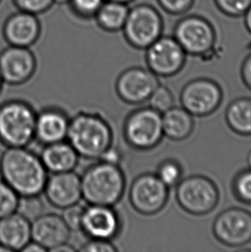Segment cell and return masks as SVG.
Segmentation results:
<instances>
[{
	"mask_svg": "<svg viewBox=\"0 0 251 252\" xmlns=\"http://www.w3.org/2000/svg\"><path fill=\"white\" fill-rule=\"evenodd\" d=\"M223 91L213 79L200 78L184 85L180 94L182 107L190 115L205 117L215 112L221 105Z\"/></svg>",
	"mask_w": 251,
	"mask_h": 252,
	"instance_id": "cell-10",
	"label": "cell"
},
{
	"mask_svg": "<svg viewBox=\"0 0 251 252\" xmlns=\"http://www.w3.org/2000/svg\"><path fill=\"white\" fill-rule=\"evenodd\" d=\"M225 122L235 133L251 136V98L239 97L233 100L225 110Z\"/></svg>",
	"mask_w": 251,
	"mask_h": 252,
	"instance_id": "cell-24",
	"label": "cell"
},
{
	"mask_svg": "<svg viewBox=\"0 0 251 252\" xmlns=\"http://www.w3.org/2000/svg\"><path fill=\"white\" fill-rule=\"evenodd\" d=\"M84 252H118L116 246L111 240L90 239L79 249Z\"/></svg>",
	"mask_w": 251,
	"mask_h": 252,
	"instance_id": "cell-35",
	"label": "cell"
},
{
	"mask_svg": "<svg viewBox=\"0 0 251 252\" xmlns=\"http://www.w3.org/2000/svg\"><path fill=\"white\" fill-rule=\"evenodd\" d=\"M170 188L156 174L143 173L132 181L129 189V201L137 213L146 216L158 214L165 208Z\"/></svg>",
	"mask_w": 251,
	"mask_h": 252,
	"instance_id": "cell-9",
	"label": "cell"
},
{
	"mask_svg": "<svg viewBox=\"0 0 251 252\" xmlns=\"http://www.w3.org/2000/svg\"><path fill=\"white\" fill-rule=\"evenodd\" d=\"M123 136L132 149L149 151L157 147L163 140L162 114L152 107L133 110L123 124Z\"/></svg>",
	"mask_w": 251,
	"mask_h": 252,
	"instance_id": "cell-6",
	"label": "cell"
},
{
	"mask_svg": "<svg viewBox=\"0 0 251 252\" xmlns=\"http://www.w3.org/2000/svg\"><path fill=\"white\" fill-rule=\"evenodd\" d=\"M183 174L184 170L179 162L174 159H166L158 165L156 175L167 187L171 188L177 186L182 180Z\"/></svg>",
	"mask_w": 251,
	"mask_h": 252,
	"instance_id": "cell-25",
	"label": "cell"
},
{
	"mask_svg": "<svg viewBox=\"0 0 251 252\" xmlns=\"http://www.w3.org/2000/svg\"><path fill=\"white\" fill-rule=\"evenodd\" d=\"M157 2L166 13L181 16L192 8L194 0H157Z\"/></svg>",
	"mask_w": 251,
	"mask_h": 252,
	"instance_id": "cell-34",
	"label": "cell"
},
{
	"mask_svg": "<svg viewBox=\"0 0 251 252\" xmlns=\"http://www.w3.org/2000/svg\"><path fill=\"white\" fill-rule=\"evenodd\" d=\"M128 11V4L112 0H105L95 13L94 18L102 30L115 33L123 31Z\"/></svg>",
	"mask_w": 251,
	"mask_h": 252,
	"instance_id": "cell-23",
	"label": "cell"
},
{
	"mask_svg": "<svg viewBox=\"0 0 251 252\" xmlns=\"http://www.w3.org/2000/svg\"><path fill=\"white\" fill-rule=\"evenodd\" d=\"M112 1H116V2H120V3H126V4H128V3H132L134 0H112Z\"/></svg>",
	"mask_w": 251,
	"mask_h": 252,
	"instance_id": "cell-41",
	"label": "cell"
},
{
	"mask_svg": "<svg viewBox=\"0 0 251 252\" xmlns=\"http://www.w3.org/2000/svg\"><path fill=\"white\" fill-rule=\"evenodd\" d=\"M218 9L230 17H244L251 5V0H214Z\"/></svg>",
	"mask_w": 251,
	"mask_h": 252,
	"instance_id": "cell-30",
	"label": "cell"
},
{
	"mask_svg": "<svg viewBox=\"0 0 251 252\" xmlns=\"http://www.w3.org/2000/svg\"><path fill=\"white\" fill-rule=\"evenodd\" d=\"M43 193L47 201L59 209L77 204L82 200L80 176L74 170L52 173L48 176Z\"/></svg>",
	"mask_w": 251,
	"mask_h": 252,
	"instance_id": "cell-16",
	"label": "cell"
},
{
	"mask_svg": "<svg viewBox=\"0 0 251 252\" xmlns=\"http://www.w3.org/2000/svg\"><path fill=\"white\" fill-rule=\"evenodd\" d=\"M244 17H245V25L246 30L251 34V5L247 10V11L245 12Z\"/></svg>",
	"mask_w": 251,
	"mask_h": 252,
	"instance_id": "cell-38",
	"label": "cell"
},
{
	"mask_svg": "<svg viewBox=\"0 0 251 252\" xmlns=\"http://www.w3.org/2000/svg\"><path fill=\"white\" fill-rule=\"evenodd\" d=\"M122 31L131 47L146 50L163 35V18L155 7L148 3H139L129 8Z\"/></svg>",
	"mask_w": 251,
	"mask_h": 252,
	"instance_id": "cell-7",
	"label": "cell"
},
{
	"mask_svg": "<svg viewBox=\"0 0 251 252\" xmlns=\"http://www.w3.org/2000/svg\"><path fill=\"white\" fill-rule=\"evenodd\" d=\"M1 2H2V0H0V3H1Z\"/></svg>",
	"mask_w": 251,
	"mask_h": 252,
	"instance_id": "cell-44",
	"label": "cell"
},
{
	"mask_svg": "<svg viewBox=\"0 0 251 252\" xmlns=\"http://www.w3.org/2000/svg\"><path fill=\"white\" fill-rule=\"evenodd\" d=\"M44 205L41 201L40 195L35 196H25L20 197L17 213L28 219L30 221H33L43 214Z\"/></svg>",
	"mask_w": 251,
	"mask_h": 252,
	"instance_id": "cell-28",
	"label": "cell"
},
{
	"mask_svg": "<svg viewBox=\"0 0 251 252\" xmlns=\"http://www.w3.org/2000/svg\"><path fill=\"white\" fill-rule=\"evenodd\" d=\"M232 192L237 200L251 205V169L239 171L232 181Z\"/></svg>",
	"mask_w": 251,
	"mask_h": 252,
	"instance_id": "cell-27",
	"label": "cell"
},
{
	"mask_svg": "<svg viewBox=\"0 0 251 252\" xmlns=\"http://www.w3.org/2000/svg\"><path fill=\"white\" fill-rule=\"evenodd\" d=\"M158 85L157 76L149 69L132 66L126 69L118 76L116 92L123 102L138 105L147 102Z\"/></svg>",
	"mask_w": 251,
	"mask_h": 252,
	"instance_id": "cell-13",
	"label": "cell"
},
{
	"mask_svg": "<svg viewBox=\"0 0 251 252\" xmlns=\"http://www.w3.org/2000/svg\"><path fill=\"white\" fill-rule=\"evenodd\" d=\"M121 229L122 221L114 207L89 204L85 207L81 231L89 239L112 241Z\"/></svg>",
	"mask_w": 251,
	"mask_h": 252,
	"instance_id": "cell-15",
	"label": "cell"
},
{
	"mask_svg": "<svg viewBox=\"0 0 251 252\" xmlns=\"http://www.w3.org/2000/svg\"><path fill=\"white\" fill-rule=\"evenodd\" d=\"M66 140L79 157L99 160L114 147V131L103 116L81 111L70 118Z\"/></svg>",
	"mask_w": 251,
	"mask_h": 252,
	"instance_id": "cell-2",
	"label": "cell"
},
{
	"mask_svg": "<svg viewBox=\"0 0 251 252\" xmlns=\"http://www.w3.org/2000/svg\"><path fill=\"white\" fill-rule=\"evenodd\" d=\"M163 135L175 141L186 140L193 133V116L183 107H172L162 114Z\"/></svg>",
	"mask_w": 251,
	"mask_h": 252,
	"instance_id": "cell-22",
	"label": "cell"
},
{
	"mask_svg": "<svg viewBox=\"0 0 251 252\" xmlns=\"http://www.w3.org/2000/svg\"><path fill=\"white\" fill-rule=\"evenodd\" d=\"M76 251L77 250L75 249L73 246H70V245H68V243H66V244H64V245L55 248V250H53L52 252H76Z\"/></svg>",
	"mask_w": 251,
	"mask_h": 252,
	"instance_id": "cell-39",
	"label": "cell"
},
{
	"mask_svg": "<svg viewBox=\"0 0 251 252\" xmlns=\"http://www.w3.org/2000/svg\"><path fill=\"white\" fill-rule=\"evenodd\" d=\"M146 51V65L157 77L177 75L186 63L187 54L174 36L161 35Z\"/></svg>",
	"mask_w": 251,
	"mask_h": 252,
	"instance_id": "cell-11",
	"label": "cell"
},
{
	"mask_svg": "<svg viewBox=\"0 0 251 252\" xmlns=\"http://www.w3.org/2000/svg\"><path fill=\"white\" fill-rule=\"evenodd\" d=\"M71 0H54V3L60 4V5H64V4H69Z\"/></svg>",
	"mask_w": 251,
	"mask_h": 252,
	"instance_id": "cell-40",
	"label": "cell"
},
{
	"mask_svg": "<svg viewBox=\"0 0 251 252\" xmlns=\"http://www.w3.org/2000/svg\"><path fill=\"white\" fill-rule=\"evenodd\" d=\"M41 25L37 16L19 10L7 17L3 25V36L8 44L31 48L41 36Z\"/></svg>",
	"mask_w": 251,
	"mask_h": 252,
	"instance_id": "cell-17",
	"label": "cell"
},
{
	"mask_svg": "<svg viewBox=\"0 0 251 252\" xmlns=\"http://www.w3.org/2000/svg\"><path fill=\"white\" fill-rule=\"evenodd\" d=\"M80 179L82 199L89 205L114 207L125 193V174L118 164L97 160L84 171Z\"/></svg>",
	"mask_w": 251,
	"mask_h": 252,
	"instance_id": "cell-3",
	"label": "cell"
},
{
	"mask_svg": "<svg viewBox=\"0 0 251 252\" xmlns=\"http://www.w3.org/2000/svg\"><path fill=\"white\" fill-rule=\"evenodd\" d=\"M31 240V222L19 213L0 219V246L10 252H22Z\"/></svg>",
	"mask_w": 251,
	"mask_h": 252,
	"instance_id": "cell-20",
	"label": "cell"
},
{
	"mask_svg": "<svg viewBox=\"0 0 251 252\" xmlns=\"http://www.w3.org/2000/svg\"><path fill=\"white\" fill-rule=\"evenodd\" d=\"M85 206H82L79 202L77 204L71 205L68 208L62 209V217L64 223L67 225L71 232L81 231L82 222L85 213Z\"/></svg>",
	"mask_w": 251,
	"mask_h": 252,
	"instance_id": "cell-32",
	"label": "cell"
},
{
	"mask_svg": "<svg viewBox=\"0 0 251 252\" xmlns=\"http://www.w3.org/2000/svg\"><path fill=\"white\" fill-rule=\"evenodd\" d=\"M71 231L64 223L62 215L42 214L31 221L32 241L40 245L47 252L68 243Z\"/></svg>",
	"mask_w": 251,
	"mask_h": 252,
	"instance_id": "cell-18",
	"label": "cell"
},
{
	"mask_svg": "<svg viewBox=\"0 0 251 252\" xmlns=\"http://www.w3.org/2000/svg\"><path fill=\"white\" fill-rule=\"evenodd\" d=\"M70 117L59 108H46L36 114L34 139L42 145L66 140Z\"/></svg>",
	"mask_w": 251,
	"mask_h": 252,
	"instance_id": "cell-19",
	"label": "cell"
},
{
	"mask_svg": "<svg viewBox=\"0 0 251 252\" xmlns=\"http://www.w3.org/2000/svg\"><path fill=\"white\" fill-rule=\"evenodd\" d=\"M148 101L153 109L163 114L173 107V94L170 92V89L158 85L150 96Z\"/></svg>",
	"mask_w": 251,
	"mask_h": 252,
	"instance_id": "cell-29",
	"label": "cell"
},
{
	"mask_svg": "<svg viewBox=\"0 0 251 252\" xmlns=\"http://www.w3.org/2000/svg\"><path fill=\"white\" fill-rule=\"evenodd\" d=\"M173 36L187 55L199 57L209 55L217 41L214 25L198 15L180 19L175 27Z\"/></svg>",
	"mask_w": 251,
	"mask_h": 252,
	"instance_id": "cell-8",
	"label": "cell"
},
{
	"mask_svg": "<svg viewBox=\"0 0 251 252\" xmlns=\"http://www.w3.org/2000/svg\"><path fill=\"white\" fill-rule=\"evenodd\" d=\"M220 190L216 184L203 175L182 178L177 184L176 199L181 208L194 216L208 215L217 208Z\"/></svg>",
	"mask_w": 251,
	"mask_h": 252,
	"instance_id": "cell-5",
	"label": "cell"
},
{
	"mask_svg": "<svg viewBox=\"0 0 251 252\" xmlns=\"http://www.w3.org/2000/svg\"><path fill=\"white\" fill-rule=\"evenodd\" d=\"M40 158L50 173L72 171L77 167L79 159L78 153L67 140L45 145Z\"/></svg>",
	"mask_w": 251,
	"mask_h": 252,
	"instance_id": "cell-21",
	"label": "cell"
},
{
	"mask_svg": "<svg viewBox=\"0 0 251 252\" xmlns=\"http://www.w3.org/2000/svg\"><path fill=\"white\" fill-rule=\"evenodd\" d=\"M17 9L34 15L45 13L54 4V0H13Z\"/></svg>",
	"mask_w": 251,
	"mask_h": 252,
	"instance_id": "cell-33",
	"label": "cell"
},
{
	"mask_svg": "<svg viewBox=\"0 0 251 252\" xmlns=\"http://www.w3.org/2000/svg\"><path fill=\"white\" fill-rule=\"evenodd\" d=\"M22 252H47L46 250L41 247L40 245H38L36 243L31 240V242L28 244L27 246L24 248Z\"/></svg>",
	"mask_w": 251,
	"mask_h": 252,
	"instance_id": "cell-37",
	"label": "cell"
},
{
	"mask_svg": "<svg viewBox=\"0 0 251 252\" xmlns=\"http://www.w3.org/2000/svg\"><path fill=\"white\" fill-rule=\"evenodd\" d=\"M36 114L33 106L13 99L0 104V143L9 147H27L34 140Z\"/></svg>",
	"mask_w": 251,
	"mask_h": 252,
	"instance_id": "cell-4",
	"label": "cell"
},
{
	"mask_svg": "<svg viewBox=\"0 0 251 252\" xmlns=\"http://www.w3.org/2000/svg\"><path fill=\"white\" fill-rule=\"evenodd\" d=\"M213 234L224 246L238 248L251 242V213L245 208H230L214 220Z\"/></svg>",
	"mask_w": 251,
	"mask_h": 252,
	"instance_id": "cell-12",
	"label": "cell"
},
{
	"mask_svg": "<svg viewBox=\"0 0 251 252\" xmlns=\"http://www.w3.org/2000/svg\"><path fill=\"white\" fill-rule=\"evenodd\" d=\"M20 196L4 181L0 179V219L17 211Z\"/></svg>",
	"mask_w": 251,
	"mask_h": 252,
	"instance_id": "cell-26",
	"label": "cell"
},
{
	"mask_svg": "<svg viewBox=\"0 0 251 252\" xmlns=\"http://www.w3.org/2000/svg\"><path fill=\"white\" fill-rule=\"evenodd\" d=\"M247 163H248L249 168L251 169V150L250 151L248 156H247Z\"/></svg>",
	"mask_w": 251,
	"mask_h": 252,
	"instance_id": "cell-42",
	"label": "cell"
},
{
	"mask_svg": "<svg viewBox=\"0 0 251 252\" xmlns=\"http://www.w3.org/2000/svg\"><path fill=\"white\" fill-rule=\"evenodd\" d=\"M37 70V60L30 48L9 45L0 53V73L7 85L29 82Z\"/></svg>",
	"mask_w": 251,
	"mask_h": 252,
	"instance_id": "cell-14",
	"label": "cell"
},
{
	"mask_svg": "<svg viewBox=\"0 0 251 252\" xmlns=\"http://www.w3.org/2000/svg\"><path fill=\"white\" fill-rule=\"evenodd\" d=\"M0 176L20 197L41 195L48 171L40 156L27 147H9L0 157Z\"/></svg>",
	"mask_w": 251,
	"mask_h": 252,
	"instance_id": "cell-1",
	"label": "cell"
},
{
	"mask_svg": "<svg viewBox=\"0 0 251 252\" xmlns=\"http://www.w3.org/2000/svg\"><path fill=\"white\" fill-rule=\"evenodd\" d=\"M105 0H71L69 5L78 17L92 18Z\"/></svg>",
	"mask_w": 251,
	"mask_h": 252,
	"instance_id": "cell-31",
	"label": "cell"
},
{
	"mask_svg": "<svg viewBox=\"0 0 251 252\" xmlns=\"http://www.w3.org/2000/svg\"><path fill=\"white\" fill-rule=\"evenodd\" d=\"M3 80L2 79V76H1V73H0V92H1V90H2V87H3Z\"/></svg>",
	"mask_w": 251,
	"mask_h": 252,
	"instance_id": "cell-43",
	"label": "cell"
},
{
	"mask_svg": "<svg viewBox=\"0 0 251 252\" xmlns=\"http://www.w3.org/2000/svg\"><path fill=\"white\" fill-rule=\"evenodd\" d=\"M241 78L245 86L251 91V53L242 64Z\"/></svg>",
	"mask_w": 251,
	"mask_h": 252,
	"instance_id": "cell-36",
	"label": "cell"
}]
</instances>
